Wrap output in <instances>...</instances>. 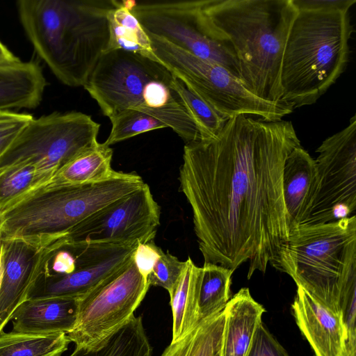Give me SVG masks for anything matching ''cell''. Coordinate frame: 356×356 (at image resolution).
Wrapping results in <instances>:
<instances>
[{"label":"cell","instance_id":"6da1fadb","mask_svg":"<svg viewBox=\"0 0 356 356\" xmlns=\"http://www.w3.org/2000/svg\"><path fill=\"white\" fill-rule=\"evenodd\" d=\"M300 146L291 121L245 115L213 138L185 144L180 188L205 263L235 270L248 262V279L266 272L289 237L282 175Z\"/></svg>","mask_w":356,"mask_h":356},{"label":"cell","instance_id":"7a4b0ae2","mask_svg":"<svg viewBox=\"0 0 356 356\" xmlns=\"http://www.w3.org/2000/svg\"><path fill=\"white\" fill-rule=\"evenodd\" d=\"M210 35L235 59L257 97L280 102L284 46L298 10L291 0H200ZM284 102V101H283Z\"/></svg>","mask_w":356,"mask_h":356},{"label":"cell","instance_id":"3957f363","mask_svg":"<svg viewBox=\"0 0 356 356\" xmlns=\"http://www.w3.org/2000/svg\"><path fill=\"white\" fill-rule=\"evenodd\" d=\"M112 1L20 0L19 18L35 53L70 87L84 86L109 42Z\"/></svg>","mask_w":356,"mask_h":356},{"label":"cell","instance_id":"277c9868","mask_svg":"<svg viewBox=\"0 0 356 356\" xmlns=\"http://www.w3.org/2000/svg\"><path fill=\"white\" fill-rule=\"evenodd\" d=\"M160 62L123 50L102 54L83 88L109 119L135 110L163 122L186 143L200 133Z\"/></svg>","mask_w":356,"mask_h":356},{"label":"cell","instance_id":"5b68a950","mask_svg":"<svg viewBox=\"0 0 356 356\" xmlns=\"http://www.w3.org/2000/svg\"><path fill=\"white\" fill-rule=\"evenodd\" d=\"M144 184L135 172L118 171L98 182L45 184L0 213V238H22L47 247L65 238L97 211Z\"/></svg>","mask_w":356,"mask_h":356},{"label":"cell","instance_id":"8992f818","mask_svg":"<svg viewBox=\"0 0 356 356\" xmlns=\"http://www.w3.org/2000/svg\"><path fill=\"white\" fill-rule=\"evenodd\" d=\"M353 31L349 12L298 10L282 59V100L294 109L316 103L346 70Z\"/></svg>","mask_w":356,"mask_h":356},{"label":"cell","instance_id":"52a82bcc","mask_svg":"<svg viewBox=\"0 0 356 356\" xmlns=\"http://www.w3.org/2000/svg\"><path fill=\"white\" fill-rule=\"evenodd\" d=\"M290 275L319 303L337 314L341 301L356 285V216L289 230L270 264Z\"/></svg>","mask_w":356,"mask_h":356},{"label":"cell","instance_id":"ba28073f","mask_svg":"<svg viewBox=\"0 0 356 356\" xmlns=\"http://www.w3.org/2000/svg\"><path fill=\"white\" fill-rule=\"evenodd\" d=\"M147 34L159 61L226 120L250 115L266 121H278L293 111L290 103L271 102L257 97L224 67Z\"/></svg>","mask_w":356,"mask_h":356},{"label":"cell","instance_id":"9c48e42d","mask_svg":"<svg viewBox=\"0 0 356 356\" xmlns=\"http://www.w3.org/2000/svg\"><path fill=\"white\" fill-rule=\"evenodd\" d=\"M99 128L100 124L81 112L33 117L0 155V170L30 163L47 183L72 159L99 143Z\"/></svg>","mask_w":356,"mask_h":356},{"label":"cell","instance_id":"30bf717a","mask_svg":"<svg viewBox=\"0 0 356 356\" xmlns=\"http://www.w3.org/2000/svg\"><path fill=\"white\" fill-rule=\"evenodd\" d=\"M133 254L118 269L78 298L76 323L66 334L76 346L99 344L134 316L149 285L139 271Z\"/></svg>","mask_w":356,"mask_h":356},{"label":"cell","instance_id":"8fae6325","mask_svg":"<svg viewBox=\"0 0 356 356\" xmlns=\"http://www.w3.org/2000/svg\"><path fill=\"white\" fill-rule=\"evenodd\" d=\"M125 2L147 33L163 38L197 58L218 64L240 79L234 58L210 35L200 0Z\"/></svg>","mask_w":356,"mask_h":356},{"label":"cell","instance_id":"7c38bea8","mask_svg":"<svg viewBox=\"0 0 356 356\" xmlns=\"http://www.w3.org/2000/svg\"><path fill=\"white\" fill-rule=\"evenodd\" d=\"M316 152V191L304 224L352 216L356 209V115L344 129L327 138Z\"/></svg>","mask_w":356,"mask_h":356},{"label":"cell","instance_id":"4fadbf2b","mask_svg":"<svg viewBox=\"0 0 356 356\" xmlns=\"http://www.w3.org/2000/svg\"><path fill=\"white\" fill-rule=\"evenodd\" d=\"M160 225V207L149 186L97 211L63 240L81 244H134L152 241Z\"/></svg>","mask_w":356,"mask_h":356},{"label":"cell","instance_id":"5bb4252c","mask_svg":"<svg viewBox=\"0 0 356 356\" xmlns=\"http://www.w3.org/2000/svg\"><path fill=\"white\" fill-rule=\"evenodd\" d=\"M70 243L76 256L73 272L51 274L42 271L26 300L80 298L127 261L138 245Z\"/></svg>","mask_w":356,"mask_h":356},{"label":"cell","instance_id":"9a60e30c","mask_svg":"<svg viewBox=\"0 0 356 356\" xmlns=\"http://www.w3.org/2000/svg\"><path fill=\"white\" fill-rule=\"evenodd\" d=\"M3 272L0 286V333L25 300L42 271L49 246L22 238L1 240Z\"/></svg>","mask_w":356,"mask_h":356},{"label":"cell","instance_id":"2e32d148","mask_svg":"<svg viewBox=\"0 0 356 356\" xmlns=\"http://www.w3.org/2000/svg\"><path fill=\"white\" fill-rule=\"evenodd\" d=\"M291 309L314 356H341L345 337L341 314L319 303L300 286Z\"/></svg>","mask_w":356,"mask_h":356},{"label":"cell","instance_id":"e0dca14e","mask_svg":"<svg viewBox=\"0 0 356 356\" xmlns=\"http://www.w3.org/2000/svg\"><path fill=\"white\" fill-rule=\"evenodd\" d=\"M315 159L301 146L287 157L283 170L282 188L289 230L308 220L316 191Z\"/></svg>","mask_w":356,"mask_h":356},{"label":"cell","instance_id":"ac0fdd59","mask_svg":"<svg viewBox=\"0 0 356 356\" xmlns=\"http://www.w3.org/2000/svg\"><path fill=\"white\" fill-rule=\"evenodd\" d=\"M78 298L26 300L15 311L13 332L49 334L71 331L76 321Z\"/></svg>","mask_w":356,"mask_h":356},{"label":"cell","instance_id":"d6986e66","mask_svg":"<svg viewBox=\"0 0 356 356\" xmlns=\"http://www.w3.org/2000/svg\"><path fill=\"white\" fill-rule=\"evenodd\" d=\"M46 84L42 70L36 62L19 60L0 67V112L36 108Z\"/></svg>","mask_w":356,"mask_h":356},{"label":"cell","instance_id":"ffe728a7","mask_svg":"<svg viewBox=\"0 0 356 356\" xmlns=\"http://www.w3.org/2000/svg\"><path fill=\"white\" fill-rule=\"evenodd\" d=\"M224 312L222 356H245L266 310L248 288H242L229 299Z\"/></svg>","mask_w":356,"mask_h":356},{"label":"cell","instance_id":"44dd1931","mask_svg":"<svg viewBox=\"0 0 356 356\" xmlns=\"http://www.w3.org/2000/svg\"><path fill=\"white\" fill-rule=\"evenodd\" d=\"M107 18L110 35L106 51L123 50L159 61L149 35L131 13L125 1L115 0Z\"/></svg>","mask_w":356,"mask_h":356},{"label":"cell","instance_id":"7402d4cb","mask_svg":"<svg viewBox=\"0 0 356 356\" xmlns=\"http://www.w3.org/2000/svg\"><path fill=\"white\" fill-rule=\"evenodd\" d=\"M113 149L98 143L69 161L47 183L49 184H83L103 181L115 170L111 163Z\"/></svg>","mask_w":356,"mask_h":356},{"label":"cell","instance_id":"603a6c76","mask_svg":"<svg viewBox=\"0 0 356 356\" xmlns=\"http://www.w3.org/2000/svg\"><path fill=\"white\" fill-rule=\"evenodd\" d=\"M199 267L188 257L185 268L175 287L168 293L172 313V337L177 342L198 325L197 280Z\"/></svg>","mask_w":356,"mask_h":356},{"label":"cell","instance_id":"cb8c5ba5","mask_svg":"<svg viewBox=\"0 0 356 356\" xmlns=\"http://www.w3.org/2000/svg\"><path fill=\"white\" fill-rule=\"evenodd\" d=\"M152 347L141 316H133L125 325L97 345L78 347L70 356H152Z\"/></svg>","mask_w":356,"mask_h":356},{"label":"cell","instance_id":"d4e9b609","mask_svg":"<svg viewBox=\"0 0 356 356\" xmlns=\"http://www.w3.org/2000/svg\"><path fill=\"white\" fill-rule=\"evenodd\" d=\"M234 270L205 263L199 267L197 280L198 323L206 321L223 311L230 298Z\"/></svg>","mask_w":356,"mask_h":356},{"label":"cell","instance_id":"484cf974","mask_svg":"<svg viewBox=\"0 0 356 356\" xmlns=\"http://www.w3.org/2000/svg\"><path fill=\"white\" fill-rule=\"evenodd\" d=\"M225 320L223 309L182 339L170 343L161 356H213L222 348Z\"/></svg>","mask_w":356,"mask_h":356},{"label":"cell","instance_id":"4316f807","mask_svg":"<svg viewBox=\"0 0 356 356\" xmlns=\"http://www.w3.org/2000/svg\"><path fill=\"white\" fill-rule=\"evenodd\" d=\"M70 340L66 333H0V356H61Z\"/></svg>","mask_w":356,"mask_h":356},{"label":"cell","instance_id":"83f0119b","mask_svg":"<svg viewBox=\"0 0 356 356\" xmlns=\"http://www.w3.org/2000/svg\"><path fill=\"white\" fill-rule=\"evenodd\" d=\"M47 182L30 163H22L0 170V213Z\"/></svg>","mask_w":356,"mask_h":356},{"label":"cell","instance_id":"f1b7e54d","mask_svg":"<svg viewBox=\"0 0 356 356\" xmlns=\"http://www.w3.org/2000/svg\"><path fill=\"white\" fill-rule=\"evenodd\" d=\"M172 85L197 127L201 140L215 137L227 121L173 75Z\"/></svg>","mask_w":356,"mask_h":356},{"label":"cell","instance_id":"f546056e","mask_svg":"<svg viewBox=\"0 0 356 356\" xmlns=\"http://www.w3.org/2000/svg\"><path fill=\"white\" fill-rule=\"evenodd\" d=\"M109 120L112 124L111 129L104 143L109 147L147 131L168 128L158 119L135 110L124 111Z\"/></svg>","mask_w":356,"mask_h":356},{"label":"cell","instance_id":"4dcf8cb0","mask_svg":"<svg viewBox=\"0 0 356 356\" xmlns=\"http://www.w3.org/2000/svg\"><path fill=\"white\" fill-rule=\"evenodd\" d=\"M185 266L186 261H181L168 252L161 250L152 272L147 277L149 286H161L170 293L179 281Z\"/></svg>","mask_w":356,"mask_h":356},{"label":"cell","instance_id":"1f68e13d","mask_svg":"<svg viewBox=\"0 0 356 356\" xmlns=\"http://www.w3.org/2000/svg\"><path fill=\"white\" fill-rule=\"evenodd\" d=\"M340 309L345 334L341 356H356V285L344 294Z\"/></svg>","mask_w":356,"mask_h":356},{"label":"cell","instance_id":"d6a6232c","mask_svg":"<svg viewBox=\"0 0 356 356\" xmlns=\"http://www.w3.org/2000/svg\"><path fill=\"white\" fill-rule=\"evenodd\" d=\"M245 356H290L262 321L257 326Z\"/></svg>","mask_w":356,"mask_h":356},{"label":"cell","instance_id":"836d02e7","mask_svg":"<svg viewBox=\"0 0 356 356\" xmlns=\"http://www.w3.org/2000/svg\"><path fill=\"white\" fill-rule=\"evenodd\" d=\"M33 118L29 113L17 111L0 112V155Z\"/></svg>","mask_w":356,"mask_h":356},{"label":"cell","instance_id":"e575fe53","mask_svg":"<svg viewBox=\"0 0 356 356\" xmlns=\"http://www.w3.org/2000/svg\"><path fill=\"white\" fill-rule=\"evenodd\" d=\"M161 250L152 241L139 243L136 247L133 257L139 271L145 277H147L152 272Z\"/></svg>","mask_w":356,"mask_h":356},{"label":"cell","instance_id":"d590c367","mask_svg":"<svg viewBox=\"0 0 356 356\" xmlns=\"http://www.w3.org/2000/svg\"><path fill=\"white\" fill-rule=\"evenodd\" d=\"M298 10L349 12L355 0H291Z\"/></svg>","mask_w":356,"mask_h":356},{"label":"cell","instance_id":"8d00e7d4","mask_svg":"<svg viewBox=\"0 0 356 356\" xmlns=\"http://www.w3.org/2000/svg\"><path fill=\"white\" fill-rule=\"evenodd\" d=\"M20 60L15 56L1 41H0V67L8 65Z\"/></svg>","mask_w":356,"mask_h":356},{"label":"cell","instance_id":"74e56055","mask_svg":"<svg viewBox=\"0 0 356 356\" xmlns=\"http://www.w3.org/2000/svg\"><path fill=\"white\" fill-rule=\"evenodd\" d=\"M3 272V250H2V243L0 238V286L2 280Z\"/></svg>","mask_w":356,"mask_h":356}]
</instances>
